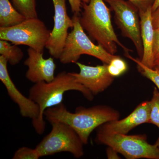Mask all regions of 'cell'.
Instances as JSON below:
<instances>
[{"label": "cell", "mask_w": 159, "mask_h": 159, "mask_svg": "<svg viewBox=\"0 0 159 159\" xmlns=\"http://www.w3.org/2000/svg\"><path fill=\"white\" fill-rule=\"evenodd\" d=\"M104 1L113 11L115 23L122 35L132 42L141 60L143 56V47L139 9L128 0Z\"/></svg>", "instance_id": "obj_8"}, {"label": "cell", "mask_w": 159, "mask_h": 159, "mask_svg": "<svg viewBox=\"0 0 159 159\" xmlns=\"http://www.w3.org/2000/svg\"><path fill=\"white\" fill-rule=\"evenodd\" d=\"M74 25L69 33L65 45L60 57L63 64L76 63L84 54L99 59L103 64H109L117 55L111 54L102 46L96 45L87 35L80 23L79 16H73Z\"/></svg>", "instance_id": "obj_4"}, {"label": "cell", "mask_w": 159, "mask_h": 159, "mask_svg": "<svg viewBox=\"0 0 159 159\" xmlns=\"http://www.w3.org/2000/svg\"><path fill=\"white\" fill-rule=\"evenodd\" d=\"M8 61L3 56H0V80L5 86L8 95L18 106L20 112L23 117L37 120L39 115V107L29 97H27L17 88L11 79L7 69Z\"/></svg>", "instance_id": "obj_11"}, {"label": "cell", "mask_w": 159, "mask_h": 159, "mask_svg": "<svg viewBox=\"0 0 159 159\" xmlns=\"http://www.w3.org/2000/svg\"><path fill=\"white\" fill-rule=\"evenodd\" d=\"M72 90L80 92L89 101L93 99L94 95L82 84L77 82L71 73L66 71L57 74L50 82L36 83L30 89L29 97L39 107L38 118L32 122L38 134H42L45 130L44 112L46 110L62 103L65 93Z\"/></svg>", "instance_id": "obj_2"}, {"label": "cell", "mask_w": 159, "mask_h": 159, "mask_svg": "<svg viewBox=\"0 0 159 159\" xmlns=\"http://www.w3.org/2000/svg\"><path fill=\"white\" fill-rule=\"evenodd\" d=\"M79 68V73L72 72L77 82L88 89L94 96L105 91L113 82L115 77L108 72V64L96 66L75 63Z\"/></svg>", "instance_id": "obj_10"}, {"label": "cell", "mask_w": 159, "mask_h": 159, "mask_svg": "<svg viewBox=\"0 0 159 159\" xmlns=\"http://www.w3.org/2000/svg\"><path fill=\"white\" fill-rule=\"evenodd\" d=\"M125 57L136 64L139 72L144 77L152 81L157 86L159 90V71L144 65L141 62L140 59L133 57L129 53L125 54Z\"/></svg>", "instance_id": "obj_18"}, {"label": "cell", "mask_w": 159, "mask_h": 159, "mask_svg": "<svg viewBox=\"0 0 159 159\" xmlns=\"http://www.w3.org/2000/svg\"><path fill=\"white\" fill-rule=\"evenodd\" d=\"M54 7V25L46 44L49 54L59 59L68 36V30L73 28L74 21L68 15L66 0H52Z\"/></svg>", "instance_id": "obj_9"}, {"label": "cell", "mask_w": 159, "mask_h": 159, "mask_svg": "<svg viewBox=\"0 0 159 159\" xmlns=\"http://www.w3.org/2000/svg\"><path fill=\"white\" fill-rule=\"evenodd\" d=\"M28 53L29 57L24 62L28 67L26 78L34 84L42 81L49 82L53 80L56 68L54 58L50 57L45 59L43 57V52L31 48L28 49Z\"/></svg>", "instance_id": "obj_12"}, {"label": "cell", "mask_w": 159, "mask_h": 159, "mask_svg": "<svg viewBox=\"0 0 159 159\" xmlns=\"http://www.w3.org/2000/svg\"><path fill=\"white\" fill-rule=\"evenodd\" d=\"M153 69L157 70L159 71V60L155 62L154 65Z\"/></svg>", "instance_id": "obj_28"}, {"label": "cell", "mask_w": 159, "mask_h": 159, "mask_svg": "<svg viewBox=\"0 0 159 159\" xmlns=\"http://www.w3.org/2000/svg\"><path fill=\"white\" fill-rule=\"evenodd\" d=\"M150 113L149 123L156 125L159 129V91L154 88L153 96L150 101Z\"/></svg>", "instance_id": "obj_20"}, {"label": "cell", "mask_w": 159, "mask_h": 159, "mask_svg": "<svg viewBox=\"0 0 159 159\" xmlns=\"http://www.w3.org/2000/svg\"><path fill=\"white\" fill-rule=\"evenodd\" d=\"M86 3H89V0H85Z\"/></svg>", "instance_id": "obj_30"}, {"label": "cell", "mask_w": 159, "mask_h": 159, "mask_svg": "<svg viewBox=\"0 0 159 159\" xmlns=\"http://www.w3.org/2000/svg\"><path fill=\"white\" fill-rule=\"evenodd\" d=\"M0 54L11 66L19 63L24 57V53L16 45L10 43L5 40L0 39Z\"/></svg>", "instance_id": "obj_16"}, {"label": "cell", "mask_w": 159, "mask_h": 159, "mask_svg": "<svg viewBox=\"0 0 159 159\" xmlns=\"http://www.w3.org/2000/svg\"><path fill=\"white\" fill-rule=\"evenodd\" d=\"M155 145H156L157 147H158L159 148V137L158 138V139H157V141H156V142L155 144Z\"/></svg>", "instance_id": "obj_29"}, {"label": "cell", "mask_w": 159, "mask_h": 159, "mask_svg": "<svg viewBox=\"0 0 159 159\" xmlns=\"http://www.w3.org/2000/svg\"><path fill=\"white\" fill-rule=\"evenodd\" d=\"M139 9V13L145 12L152 7L154 0H128Z\"/></svg>", "instance_id": "obj_22"}, {"label": "cell", "mask_w": 159, "mask_h": 159, "mask_svg": "<svg viewBox=\"0 0 159 159\" xmlns=\"http://www.w3.org/2000/svg\"><path fill=\"white\" fill-rule=\"evenodd\" d=\"M51 31L38 18L26 19L18 25L0 27V39L16 45H25L43 53Z\"/></svg>", "instance_id": "obj_7"}, {"label": "cell", "mask_w": 159, "mask_h": 159, "mask_svg": "<svg viewBox=\"0 0 159 159\" xmlns=\"http://www.w3.org/2000/svg\"><path fill=\"white\" fill-rule=\"evenodd\" d=\"M15 9L26 19L38 18L35 0H11Z\"/></svg>", "instance_id": "obj_17"}, {"label": "cell", "mask_w": 159, "mask_h": 159, "mask_svg": "<svg viewBox=\"0 0 159 159\" xmlns=\"http://www.w3.org/2000/svg\"><path fill=\"white\" fill-rule=\"evenodd\" d=\"M52 129L35 148L41 157L61 152H68L79 158L84 154L82 140L71 126L63 123L51 122Z\"/></svg>", "instance_id": "obj_6"}, {"label": "cell", "mask_w": 159, "mask_h": 159, "mask_svg": "<svg viewBox=\"0 0 159 159\" xmlns=\"http://www.w3.org/2000/svg\"><path fill=\"white\" fill-rule=\"evenodd\" d=\"M159 6V0H154L153 5L152 7V11H154Z\"/></svg>", "instance_id": "obj_27"}, {"label": "cell", "mask_w": 159, "mask_h": 159, "mask_svg": "<svg viewBox=\"0 0 159 159\" xmlns=\"http://www.w3.org/2000/svg\"><path fill=\"white\" fill-rule=\"evenodd\" d=\"M152 17L154 29H159V6L154 11H152Z\"/></svg>", "instance_id": "obj_25"}, {"label": "cell", "mask_w": 159, "mask_h": 159, "mask_svg": "<svg viewBox=\"0 0 159 159\" xmlns=\"http://www.w3.org/2000/svg\"><path fill=\"white\" fill-rule=\"evenodd\" d=\"M96 141L114 148L126 159H159V148L149 144L144 135H128L98 129Z\"/></svg>", "instance_id": "obj_5"}, {"label": "cell", "mask_w": 159, "mask_h": 159, "mask_svg": "<svg viewBox=\"0 0 159 159\" xmlns=\"http://www.w3.org/2000/svg\"><path fill=\"white\" fill-rule=\"evenodd\" d=\"M119 152L111 147H109L107 149V155L108 159H120Z\"/></svg>", "instance_id": "obj_26"}, {"label": "cell", "mask_w": 159, "mask_h": 159, "mask_svg": "<svg viewBox=\"0 0 159 159\" xmlns=\"http://www.w3.org/2000/svg\"><path fill=\"white\" fill-rule=\"evenodd\" d=\"M41 157L36 148L27 147H21L14 153L13 159H38Z\"/></svg>", "instance_id": "obj_21"}, {"label": "cell", "mask_w": 159, "mask_h": 159, "mask_svg": "<svg viewBox=\"0 0 159 159\" xmlns=\"http://www.w3.org/2000/svg\"><path fill=\"white\" fill-rule=\"evenodd\" d=\"M51 122H63L71 126L78 134L84 144H88L94 129L104 123L119 119L118 111L105 105L90 107H79L75 112L69 111L63 103L50 107L44 112V117Z\"/></svg>", "instance_id": "obj_1"}, {"label": "cell", "mask_w": 159, "mask_h": 159, "mask_svg": "<svg viewBox=\"0 0 159 159\" xmlns=\"http://www.w3.org/2000/svg\"><path fill=\"white\" fill-rule=\"evenodd\" d=\"M83 10L79 16L80 23L92 39L96 41L111 54L117 52V46L125 54L132 52L117 37L112 24L110 9L104 0H89L83 2Z\"/></svg>", "instance_id": "obj_3"}, {"label": "cell", "mask_w": 159, "mask_h": 159, "mask_svg": "<svg viewBox=\"0 0 159 159\" xmlns=\"http://www.w3.org/2000/svg\"><path fill=\"white\" fill-rule=\"evenodd\" d=\"M152 7L148 8L145 12L139 13L143 47V56L140 60L144 65L153 68L155 61L152 49L154 29L152 25Z\"/></svg>", "instance_id": "obj_14"}, {"label": "cell", "mask_w": 159, "mask_h": 159, "mask_svg": "<svg viewBox=\"0 0 159 159\" xmlns=\"http://www.w3.org/2000/svg\"><path fill=\"white\" fill-rule=\"evenodd\" d=\"M152 51L154 59L155 62L159 60V29L154 30Z\"/></svg>", "instance_id": "obj_23"}, {"label": "cell", "mask_w": 159, "mask_h": 159, "mask_svg": "<svg viewBox=\"0 0 159 159\" xmlns=\"http://www.w3.org/2000/svg\"><path fill=\"white\" fill-rule=\"evenodd\" d=\"M71 10L74 15L79 16L81 11L82 4L86 2L85 0H68Z\"/></svg>", "instance_id": "obj_24"}, {"label": "cell", "mask_w": 159, "mask_h": 159, "mask_svg": "<svg viewBox=\"0 0 159 159\" xmlns=\"http://www.w3.org/2000/svg\"><path fill=\"white\" fill-rule=\"evenodd\" d=\"M150 113V101H144L127 117L121 120L119 119L107 122L99 126L98 129L106 132L127 134L138 125L149 123Z\"/></svg>", "instance_id": "obj_13"}, {"label": "cell", "mask_w": 159, "mask_h": 159, "mask_svg": "<svg viewBox=\"0 0 159 159\" xmlns=\"http://www.w3.org/2000/svg\"><path fill=\"white\" fill-rule=\"evenodd\" d=\"M26 19L9 0H0V27L8 28L16 25Z\"/></svg>", "instance_id": "obj_15"}, {"label": "cell", "mask_w": 159, "mask_h": 159, "mask_svg": "<svg viewBox=\"0 0 159 159\" xmlns=\"http://www.w3.org/2000/svg\"><path fill=\"white\" fill-rule=\"evenodd\" d=\"M127 69L125 61L117 55L111 61L107 66L109 73L114 77L121 76L127 71Z\"/></svg>", "instance_id": "obj_19"}]
</instances>
